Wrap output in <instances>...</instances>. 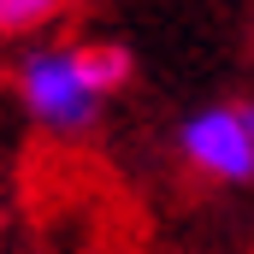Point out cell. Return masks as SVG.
<instances>
[{
    "mask_svg": "<svg viewBox=\"0 0 254 254\" xmlns=\"http://www.w3.org/2000/svg\"><path fill=\"white\" fill-rule=\"evenodd\" d=\"M130 83V54L113 42H65V36H36L12 60V95L24 119L48 136H83L95 130L101 107Z\"/></svg>",
    "mask_w": 254,
    "mask_h": 254,
    "instance_id": "obj_1",
    "label": "cell"
},
{
    "mask_svg": "<svg viewBox=\"0 0 254 254\" xmlns=\"http://www.w3.org/2000/svg\"><path fill=\"white\" fill-rule=\"evenodd\" d=\"M178 160L190 166L195 178L207 184H225V190H243L254 184V125L249 107H195L190 119L178 125Z\"/></svg>",
    "mask_w": 254,
    "mask_h": 254,
    "instance_id": "obj_2",
    "label": "cell"
},
{
    "mask_svg": "<svg viewBox=\"0 0 254 254\" xmlns=\"http://www.w3.org/2000/svg\"><path fill=\"white\" fill-rule=\"evenodd\" d=\"M60 12H65V0H0L6 36H36V30H48Z\"/></svg>",
    "mask_w": 254,
    "mask_h": 254,
    "instance_id": "obj_3",
    "label": "cell"
},
{
    "mask_svg": "<svg viewBox=\"0 0 254 254\" xmlns=\"http://www.w3.org/2000/svg\"><path fill=\"white\" fill-rule=\"evenodd\" d=\"M243 107H249V125H254V101H243Z\"/></svg>",
    "mask_w": 254,
    "mask_h": 254,
    "instance_id": "obj_4",
    "label": "cell"
}]
</instances>
